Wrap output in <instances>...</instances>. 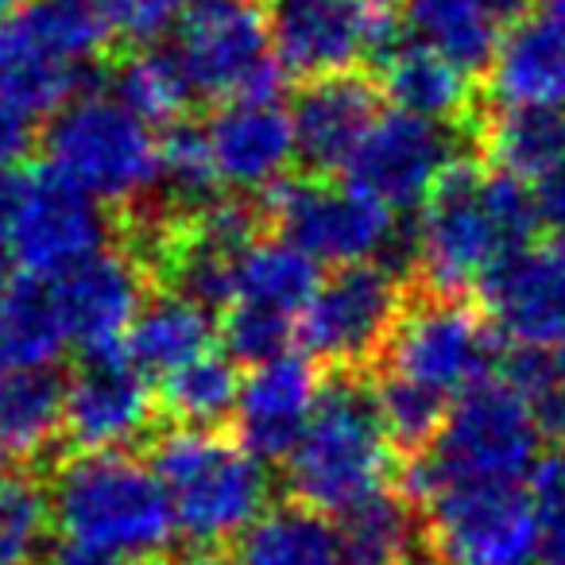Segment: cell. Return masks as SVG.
I'll list each match as a JSON object with an SVG mask.
<instances>
[{
  "label": "cell",
  "instance_id": "cell-3",
  "mask_svg": "<svg viewBox=\"0 0 565 565\" xmlns=\"http://www.w3.org/2000/svg\"><path fill=\"white\" fill-rule=\"evenodd\" d=\"M282 465L291 500L322 515H345L369 495L384 492L395 472V441L380 415L376 387L341 369L322 387L315 418Z\"/></svg>",
  "mask_w": 565,
  "mask_h": 565
},
{
  "label": "cell",
  "instance_id": "cell-30",
  "mask_svg": "<svg viewBox=\"0 0 565 565\" xmlns=\"http://www.w3.org/2000/svg\"><path fill=\"white\" fill-rule=\"evenodd\" d=\"M403 20L418 43L441 51L465 71H484L500 47V24L488 0H403Z\"/></svg>",
  "mask_w": 565,
  "mask_h": 565
},
{
  "label": "cell",
  "instance_id": "cell-23",
  "mask_svg": "<svg viewBox=\"0 0 565 565\" xmlns=\"http://www.w3.org/2000/svg\"><path fill=\"white\" fill-rule=\"evenodd\" d=\"M318 259L302 252L287 236H252L233 264V282H228V302L221 310H244V315L271 318V322L295 326L315 299Z\"/></svg>",
  "mask_w": 565,
  "mask_h": 565
},
{
  "label": "cell",
  "instance_id": "cell-8",
  "mask_svg": "<svg viewBox=\"0 0 565 565\" xmlns=\"http://www.w3.org/2000/svg\"><path fill=\"white\" fill-rule=\"evenodd\" d=\"M264 12L279 71L307 82L380 63L403 43L395 0H267Z\"/></svg>",
  "mask_w": 565,
  "mask_h": 565
},
{
  "label": "cell",
  "instance_id": "cell-15",
  "mask_svg": "<svg viewBox=\"0 0 565 565\" xmlns=\"http://www.w3.org/2000/svg\"><path fill=\"white\" fill-rule=\"evenodd\" d=\"M457 159H461V140L454 125L395 109L376 117L345 171L353 186L399 213L423 205Z\"/></svg>",
  "mask_w": 565,
  "mask_h": 565
},
{
  "label": "cell",
  "instance_id": "cell-7",
  "mask_svg": "<svg viewBox=\"0 0 565 565\" xmlns=\"http://www.w3.org/2000/svg\"><path fill=\"white\" fill-rule=\"evenodd\" d=\"M47 163L78 182L102 205L140 210L159 186V140L113 94H78L55 113L47 128Z\"/></svg>",
  "mask_w": 565,
  "mask_h": 565
},
{
  "label": "cell",
  "instance_id": "cell-38",
  "mask_svg": "<svg viewBox=\"0 0 565 565\" xmlns=\"http://www.w3.org/2000/svg\"><path fill=\"white\" fill-rule=\"evenodd\" d=\"M531 495L539 508V565H565V457L534 465Z\"/></svg>",
  "mask_w": 565,
  "mask_h": 565
},
{
  "label": "cell",
  "instance_id": "cell-47",
  "mask_svg": "<svg viewBox=\"0 0 565 565\" xmlns=\"http://www.w3.org/2000/svg\"><path fill=\"white\" fill-rule=\"evenodd\" d=\"M554 356H557V364L565 369V345H562V349H554Z\"/></svg>",
  "mask_w": 565,
  "mask_h": 565
},
{
  "label": "cell",
  "instance_id": "cell-42",
  "mask_svg": "<svg viewBox=\"0 0 565 565\" xmlns=\"http://www.w3.org/2000/svg\"><path fill=\"white\" fill-rule=\"evenodd\" d=\"M47 565H132L125 557H113L105 550H94V546H82V542H58L55 550L47 554Z\"/></svg>",
  "mask_w": 565,
  "mask_h": 565
},
{
  "label": "cell",
  "instance_id": "cell-26",
  "mask_svg": "<svg viewBox=\"0 0 565 565\" xmlns=\"http://www.w3.org/2000/svg\"><path fill=\"white\" fill-rule=\"evenodd\" d=\"M236 565H345L341 534L322 511L291 500L267 508L236 542Z\"/></svg>",
  "mask_w": 565,
  "mask_h": 565
},
{
  "label": "cell",
  "instance_id": "cell-12",
  "mask_svg": "<svg viewBox=\"0 0 565 565\" xmlns=\"http://www.w3.org/2000/svg\"><path fill=\"white\" fill-rule=\"evenodd\" d=\"M267 213L287 241H295L318 264H364L380 259L399 241V213L387 210L353 182L282 179L267 190Z\"/></svg>",
  "mask_w": 565,
  "mask_h": 565
},
{
  "label": "cell",
  "instance_id": "cell-41",
  "mask_svg": "<svg viewBox=\"0 0 565 565\" xmlns=\"http://www.w3.org/2000/svg\"><path fill=\"white\" fill-rule=\"evenodd\" d=\"M534 202H539V221L554 236H565V167L534 186Z\"/></svg>",
  "mask_w": 565,
  "mask_h": 565
},
{
  "label": "cell",
  "instance_id": "cell-40",
  "mask_svg": "<svg viewBox=\"0 0 565 565\" xmlns=\"http://www.w3.org/2000/svg\"><path fill=\"white\" fill-rule=\"evenodd\" d=\"M35 151V117L0 97V174H17Z\"/></svg>",
  "mask_w": 565,
  "mask_h": 565
},
{
  "label": "cell",
  "instance_id": "cell-20",
  "mask_svg": "<svg viewBox=\"0 0 565 565\" xmlns=\"http://www.w3.org/2000/svg\"><path fill=\"white\" fill-rule=\"evenodd\" d=\"M205 136H210L221 186L236 194H259V190L267 194L287 179L291 163L299 159L295 117L282 109L275 94L221 102Z\"/></svg>",
  "mask_w": 565,
  "mask_h": 565
},
{
  "label": "cell",
  "instance_id": "cell-14",
  "mask_svg": "<svg viewBox=\"0 0 565 565\" xmlns=\"http://www.w3.org/2000/svg\"><path fill=\"white\" fill-rule=\"evenodd\" d=\"M109 221L94 194L71 182L55 167L28 171L17 182V210H12L9 252L35 279H55L58 271L82 264L105 248Z\"/></svg>",
  "mask_w": 565,
  "mask_h": 565
},
{
  "label": "cell",
  "instance_id": "cell-32",
  "mask_svg": "<svg viewBox=\"0 0 565 565\" xmlns=\"http://www.w3.org/2000/svg\"><path fill=\"white\" fill-rule=\"evenodd\" d=\"M241 384L244 380L236 376V356H221L210 349L198 361L167 372L163 387H159V407L174 418V426L217 430L225 418L236 415Z\"/></svg>",
  "mask_w": 565,
  "mask_h": 565
},
{
  "label": "cell",
  "instance_id": "cell-33",
  "mask_svg": "<svg viewBox=\"0 0 565 565\" xmlns=\"http://www.w3.org/2000/svg\"><path fill=\"white\" fill-rule=\"evenodd\" d=\"M113 97H120L148 125L171 128L186 117L194 86L174 51H156L151 43H143L113 71Z\"/></svg>",
  "mask_w": 565,
  "mask_h": 565
},
{
  "label": "cell",
  "instance_id": "cell-1",
  "mask_svg": "<svg viewBox=\"0 0 565 565\" xmlns=\"http://www.w3.org/2000/svg\"><path fill=\"white\" fill-rule=\"evenodd\" d=\"M539 225V202L526 179L457 159L418 213L415 267L426 291L465 295L484 287L503 259L531 244Z\"/></svg>",
  "mask_w": 565,
  "mask_h": 565
},
{
  "label": "cell",
  "instance_id": "cell-17",
  "mask_svg": "<svg viewBox=\"0 0 565 565\" xmlns=\"http://www.w3.org/2000/svg\"><path fill=\"white\" fill-rule=\"evenodd\" d=\"M484 315L519 349L565 345V236L526 244L484 279Z\"/></svg>",
  "mask_w": 565,
  "mask_h": 565
},
{
  "label": "cell",
  "instance_id": "cell-10",
  "mask_svg": "<svg viewBox=\"0 0 565 565\" xmlns=\"http://www.w3.org/2000/svg\"><path fill=\"white\" fill-rule=\"evenodd\" d=\"M174 55L198 97L236 102L279 89L267 12L256 0H194L174 35Z\"/></svg>",
  "mask_w": 565,
  "mask_h": 565
},
{
  "label": "cell",
  "instance_id": "cell-29",
  "mask_svg": "<svg viewBox=\"0 0 565 565\" xmlns=\"http://www.w3.org/2000/svg\"><path fill=\"white\" fill-rule=\"evenodd\" d=\"M480 148L500 171L542 182L565 167V113L500 105V113L480 125Z\"/></svg>",
  "mask_w": 565,
  "mask_h": 565
},
{
  "label": "cell",
  "instance_id": "cell-6",
  "mask_svg": "<svg viewBox=\"0 0 565 565\" xmlns=\"http://www.w3.org/2000/svg\"><path fill=\"white\" fill-rule=\"evenodd\" d=\"M151 469L163 480L174 523L190 542L241 539L271 500L267 461L202 426L167 430L151 446Z\"/></svg>",
  "mask_w": 565,
  "mask_h": 565
},
{
  "label": "cell",
  "instance_id": "cell-18",
  "mask_svg": "<svg viewBox=\"0 0 565 565\" xmlns=\"http://www.w3.org/2000/svg\"><path fill=\"white\" fill-rule=\"evenodd\" d=\"M322 387V372L310 353L302 356L282 349V353L252 364L233 415L236 441L252 449L259 461H287L315 418Z\"/></svg>",
  "mask_w": 565,
  "mask_h": 565
},
{
  "label": "cell",
  "instance_id": "cell-36",
  "mask_svg": "<svg viewBox=\"0 0 565 565\" xmlns=\"http://www.w3.org/2000/svg\"><path fill=\"white\" fill-rule=\"evenodd\" d=\"M508 380L531 403V415L546 441H565V369L554 353L519 349L508 364Z\"/></svg>",
  "mask_w": 565,
  "mask_h": 565
},
{
  "label": "cell",
  "instance_id": "cell-37",
  "mask_svg": "<svg viewBox=\"0 0 565 565\" xmlns=\"http://www.w3.org/2000/svg\"><path fill=\"white\" fill-rule=\"evenodd\" d=\"M47 523V488H40L28 477H12L0 495V565H28Z\"/></svg>",
  "mask_w": 565,
  "mask_h": 565
},
{
  "label": "cell",
  "instance_id": "cell-28",
  "mask_svg": "<svg viewBox=\"0 0 565 565\" xmlns=\"http://www.w3.org/2000/svg\"><path fill=\"white\" fill-rule=\"evenodd\" d=\"M66 345L47 279H9L0 287V372L51 369Z\"/></svg>",
  "mask_w": 565,
  "mask_h": 565
},
{
  "label": "cell",
  "instance_id": "cell-44",
  "mask_svg": "<svg viewBox=\"0 0 565 565\" xmlns=\"http://www.w3.org/2000/svg\"><path fill=\"white\" fill-rule=\"evenodd\" d=\"M488 4H492V12L503 24H515V20H523L526 12H534L539 4H546V0H488Z\"/></svg>",
  "mask_w": 565,
  "mask_h": 565
},
{
  "label": "cell",
  "instance_id": "cell-35",
  "mask_svg": "<svg viewBox=\"0 0 565 565\" xmlns=\"http://www.w3.org/2000/svg\"><path fill=\"white\" fill-rule=\"evenodd\" d=\"M376 403H380V415H384V426H387V434H392V441L399 449H407L411 457L423 454V449L438 438L441 423H446V415H449L446 399L407 384V380L387 376V372L376 384Z\"/></svg>",
  "mask_w": 565,
  "mask_h": 565
},
{
  "label": "cell",
  "instance_id": "cell-39",
  "mask_svg": "<svg viewBox=\"0 0 565 565\" xmlns=\"http://www.w3.org/2000/svg\"><path fill=\"white\" fill-rule=\"evenodd\" d=\"M94 4L109 24V32L132 47L156 43L186 12V0H94Z\"/></svg>",
  "mask_w": 565,
  "mask_h": 565
},
{
  "label": "cell",
  "instance_id": "cell-48",
  "mask_svg": "<svg viewBox=\"0 0 565 565\" xmlns=\"http://www.w3.org/2000/svg\"><path fill=\"white\" fill-rule=\"evenodd\" d=\"M562 4H565V0H562Z\"/></svg>",
  "mask_w": 565,
  "mask_h": 565
},
{
  "label": "cell",
  "instance_id": "cell-19",
  "mask_svg": "<svg viewBox=\"0 0 565 565\" xmlns=\"http://www.w3.org/2000/svg\"><path fill=\"white\" fill-rule=\"evenodd\" d=\"M156 418L148 376L120 349L86 356L66 384L63 434L78 449H125Z\"/></svg>",
  "mask_w": 565,
  "mask_h": 565
},
{
  "label": "cell",
  "instance_id": "cell-34",
  "mask_svg": "<svg viewBox=\"0 0 565 565\" xmlns=\"http://www.w3.org/2000/svg\"><path fill=\"white\" fill-rule=\"evenodd\" d=\"M221 174L213 163V148L205 128L171 125L159 140V186L179 210H202L213 202Z\"/></svg>",
  "mask_w": 565,
  "mask_h": 565
},
{
  "label": "cell",
  "instance_id": "cell-13",
  "mask_svg": "<svg viewBox=\"0 0 565 565\" xmlns=\"http://www.w3.org/2000/svg\"><path fill=\"white\" fill-rule=\"evenodd\" d=\"M426 539L446 565H539V508L519 480L446 484L426 500Z\"/></svg>",
  "mask_w": 565,
  "mask_h": 565
},
{
  "label": "cell",
  "instance_id": "cell-2",
  "mask_svg": "<svg viewBox=\"0 0 565 565\" xmlns=\"http://www.w3.org/2000/svg\"><path fill=\"white\" fill-rule=\"evenodd\" d=\"M51 523L66 542L140 565L163 557L179 534L171 495L151 465L125 449H82L47 484Z\"/></svg>",
  "mask_w": 565,
  "mask_h": 565
},
{
  "label": "cell",
  "instance_id": "cell-43",
  "mask_svg": "<svg viewBox=\"0 0 565 565\" xmlns=\"http://www.w3.org/2000/svg\"><path fill=\"white\" fill-rule=\"evenodd\" d=\"M167 565H236V554L221 550V542H194V546L171 554Z\"/></svg>",
  "mask_w": 565,
  "mask_h": 565
},
{
  "label": "cell",
  "instance_id": "cell-46",
  "mask_svg": "<svg viewBox=\"0 0 565 565\" xmlns=\"http://www.w3.org/2000/svg\"><path fill=\"white\" fill-rule=\"evenodd\" d=\"M17 4H20V0H0V24H4L12 12H17Z\"/></svg>",
  "mask_w": 565,
  "mask_h": 565
},
{
  "label": "cell",
  "instance_id": "cell-27",
  "mask_svg": "<svg viewBox=\"0 0 565 565\" xmlns=\"http://www.w3.org/2000/svg\"><path fill=\"white\" fill-rule=\"evenodd\" d=\"M341 554L345 565H423L430 550L426 523L415 519L407 495L376 492L341 515Z\"/></svg>",
  "mask_w": 565,
  "mask_h": 565
},
{
  "label": "cell",
  "instance_id": "cell-4",
  "mask_svg": "<svg viewBox=\"0 0 565 565\" xmlns=\"http://www.w3.org/2000/svg\"><path fill=\"white\" fill-rule=\"evenodd\" d=\"M542 430L508 376L480 380L449 403L438 438L403 469V495L426 503L446 484H508L534 472Z\"/></svg>",
  "mask_w": 565,
  "mask_h": 565
},
{
  "label": "cell",
  "instance_id": "cell-45",
  "mask_svg": "<svg viewBox=\"0 0 565 565\" xmlns=\"http://www.w3.org/2000/svg\"><path fill=\"white\" fill-rule=\"evenodd\" d=\"M9 267H12V256L9 252H0V287L9 282Z\"/></svg>",
  "mask_w": 565,
  "mask_h": 565
},
{
  "label": "cell",
  "instance_id": "cell-21",
  "mask_svg": "<svg viewBox=\"0 0 565 565\" xmlns=\"http://www.w3.org/2000/svg\"><path fill=\"white\" fill-rule=\"evenodd\" d=\"M495 105L565 113V4L550 0L500 35L488 66Z\"/></svg>",
  "mask_w": 565,
  "mask_h": 565
},
{
  "label": "cell",
  "instance_id": "cell-11",
  "mask_svg": "<svg viewBox=\"0 0 565 565\" xmlns=\"http://www.w3.org/2000/svg\"><path fill=\"white\" fill-rule=\"evenodd\" d=\"M403 310L407 295L392 267L380 259L345 264L318 282L315 299L299 318V338L318 364L356 372L384 356Z\"/></svg>",
  "mask_w": 565,
  "mask_h": 565
},
{
  "label": "cell",
  "instance_id": "cell-31",
  "mask_svg": "<svg viewBox=\"0 0 565 565\" xmlns=\"http://www.w3.org/2000/svg\"><path fill=\"white\" fill-rule=\"evenodd\" d=\"M66 384L51 369L0 372V454L40 457L63 430Z\"/></svg>",
  "mask_w": 565,
  "mask_h": 565
},
{
  "label": "cell",
  "instance_id": "cell-9",
  "mask_svg": "<svg viewBox=\"0 0 565 565\" xmlns=\"http://www.w3.org/2000/svg\"><path fill=\"white\" fill-rule=\"evenodd\" d=\"M492 318L461 302V295H426L407 302L384 349L387 376L407 380L438 399L454 403L480 380H488L495 361Z\"/></svg>",
  "mask_w": 565,
  "mask_h": 565
},
{
  "label": "cell",
  "instance_id": "cell-16",
  "mask_svg": "<svg viewBox=\"0 0 565 565\" xmlns=\"http://www.w3.org/2000/svg\"><path fill=\"white\" fill-rule=\"evenodd\" d=\"M143 282L148 267L132 248H102L47 279L66 345L82 349L86 356L120 349L128 326L143 307Z\"/></svg>",
  "mask_w": 565,
  "mask_h": 565
},
{
  "label": "cell",
  "instance_id": "cell-22",
  "mask_svg": "<svg viewBox=\"0 0 565 565\" xmlns=\"http://www.w3.org/2000/svg\"><path fill=\"white\" fill-rule=\"evenodd\" d=\"M291 117L295 136H299V156L322 174L345 171L380 117L376 89L353 71L315 78L299 94Z\"/></svg>",
  "mask_w": 565,
  "mask_h": 565
},
{
  "label": "cell",
  "instance_id": "cell-25",
  "mask_svg": "<svg viewBox=\"0 0 565 565\" xmlns=\"http://www.w3.org/2000/svg\"><path fill=\"white\" fill-rule=\"evenodd\" d=\"M217 322L213 307L190 299L182 291H163L143 299L140 315L132 318L120 353L143 372V376H167L182 364L198 361L213 349Z\"/></svg>",
  "mask_w": 565,
  "mask_h": 565
},
{
  "label": "cell",
  "instance_id": "cell-24",
  "mask_svg": "<svg viewBox=\"0 0 565 565\" xmlns=\"http://www.w3.org/2000/svg\"><path fill=\"white\" fill-rule=\"evenodd\" d=\"M472 71L454 63L441 51L426 43H395L380 58V89L395 102V109L415 113V117L438 120V125H465L472 117Z\"/></svg>",
  "mask_w": 565,
  "mask_h": 565
},
{
  "label": "cell",
  "instance_id": "cell-5",
  "mask_svg": "<svg viewBox=\"0 0 565 565\" xmlns=\"http://www.w3.org/2000/svg\"><path fill=\"white\" fill-rule=\"evenodd\" d=\"M94 0H24L0 24V97L28 117H55L86 94L109 43Z\"/></svg>",
  "mask_w": 565,
  "mask_h": 565
}]
</instances>
